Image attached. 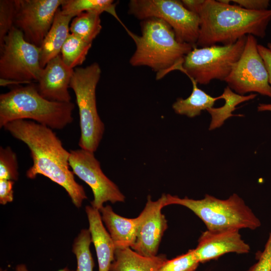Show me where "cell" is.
Masks as SVG:
<instances>
[{"label": "cell", "instance_id": "23", "mask_svg": "<svg viewBox=\"0 0 271 271\" xmlns=\"http://www.w3.org/2000/svg\"><path fill=\"white\" fill-rule=\"evenodd\" d=\"M100 15L98 13L91 11L78 14L73 18L70 23L71 34L92 43L102 29Z\"/></svg>", "mask_w": 271, "mask_h": 271}, {"label": "cell", "instance_id": "6", "mask_svg": "<svg viewBox=\"0 0 271 271\" xmlns=\"http://www.w3.org/2000/svg\"><path fill=\"white\" fill-rule=\"evenodd\" d=\"M101 72L96 62L85 67H76L69 85L76 96L79 111L81 135L78 145L80 149L93 153L98 148L104 131L96 101V88Z\"/></svg>", "mask_w": 271, "mask_h": 271}, {"label": "cell", "instance_id": "33", "mask_svg": "<svg viewBox=\"0 0 271 271\" xmlns=\"http://www.w3.org/2000/svg\"><path fill=\"white\" fill-rule=\"evenodd\" d=\"M205 0H182L183 6L189 11L198 15L201 6Z\"/></svg>", "mask_w": 271, "mask_h": 271}, {"label": "cell", "instance_id": "7", "mask_svg": "<svg viewBox=\"0 0 271 271\" xmlns=\"http://www.w3.org/2000/svg\"><path fill=\"white\" fill-rule=\"evenodd\" d=\"M246 37L232 44L194 47L184 57L181 72L200 84L216 79L224 81L239 58Z\"/></svg>", "mask_w": 271, "mask_h": 271}, {"label": "cell", "instance_id": "36", "mask_svg": "<svg viewBox=\"0 0 271 271\" xmlns=\"http://www.w3.org/2000/svg\"><path fill=\"white\" fill-rule=\"evenodd\" d=\"M15 271H29L27 268V266L24 264H20L17 265L16 267ZM59 271H71L69 270L67 267L64 268L63 269Z\"/></svg>", "mask_w": 271, "mask_h": 271}, {"label": "cell", "instance_id": "31", "mask_svg": "<svg viewBox=\"0 0 271 271\" xmlns=\"http://www.w3.org/2000/svg\"><path fill=\"white\" fill-rule=\"evenodd\" d=\"M15 182L12 180L0 179V203L5 205L13 200V186Z\"/></svg>", "mask_w": 271, "mask_h": 271}, {"label": "cell", "instance_id": "30", "mask_svg": "<svg viewBox=\"0 0 271 271\" xmlns=\"http://www.w3.org/2000/svg\"><path fill=\"white\" fill-rule=\"evenodd\" d=\"M231 2L241 8L250 11L267 10L270 3L268 0H232Z\"/></svg>", "mask_w": 271, "mask_h": 271}, {"label": "cell", "instance_id": "25", "mask_svg": "<svg viewBox=\"0 0 271 271\" xmlns=\"http://www.w3.org/2000/svg\"><path fill=\"white\" fill-rule=\"evenodd\" d=\"M91 242L89 229H82L75 239L72 251L76 255L77 268L74 271H93L94 263L90 250Z\"/></svg>", "mask_w": 271, "mask_h": 271}, {"label": "cell", "instance_id": "10", "mask_svg": "<svg viewBox=\"0 0 271 271\" xmlns=\"http://www.w3.org/2000/svg\"><path fill=\"white\" fill-rule=\"evenodd\" d=\"M257 46L255 37L247 35L243 50L224 81L240 95L255 92L271 97L268 72Z\"/></svg>", "mask_w": 271, "mask_h": 271}, {"label": "cell", "instance_id": "26", "mask_svg": "<svg viewBox=\"0 0 271 271\" xmlns=\"http://www.w3.org/2000/svg\"><path fill=\"white\" fill-rule=\"evenodd\" d=\"M18 162L16 153L11 147L0 148V179L17 181Z\"/></svg>", "mask_w": 271, "mask_h": 271}, {"label": "cell", "instance_id": "9", "mask_svg": "<svg viewBox=\"0 0 271 271\" xmlns=\"http://www.w3.org/2000/svg\"><path fill=\"white\" fill-rule=\"evenodd\" d=\"M0 78L26 82L37 81L42 70L40 50L27 41L13 27L0 45Z\"/></svg>", "mask_w": 271, "mask_h": 271}, {"label": "cell", "instance_id": "3", "mask_svg": "<svg viewBox=\"0 0 271 271\" xmlns=\"http://www.w3.org/2000/svg\"><path fill=\"white\" fill-rule=\"evenodd\" d=\"M141 25L140 36L125 30L136 46L129 63L151 68L157 73V79L172 71H181L184 57L196 46L179 42L172 28L161 19L149 18Z\"/></svg>", "mask_w": 271, "mask_h": 271}, {"label": "cell", "instance_id": "12", "mask_svg": "<svg viewBox=\"0 0 271 271\" xmlns=\"http://www.w3.org/2000/svg\"><path fill=\"white\" fill-rule=\"evenodd\" d=\"M65 0H15L14 27L28 42L40 47Z\"/></svg>", "mask_w": 271, "mask_h": 271}, {"label": "cell", "instance_id": "35", "mask_svg": "<svg viewBox=\"0 0 271 271\" xmlns=\"http://www.w3.org/2000/svg\"><path fill=\"white\" fill-rule=\"evenodd\" d=\"M257 110L258 111H269L271 112V103H259L257 107Z\"/></svg>", "mask_w": 271, "mask_h": 271}, {"label": "cell", "instance_id": "21", "mask_svg": "<svg viewBox=\"0 0 271 271\" xmlns=\"http://www.w3.org/2000/svg\"><path fill=\"white\" fill-rule=\"evenodd\" d=\"M220 99L224 100V104L219 107H211L206 111L211 116L209 130H212L221 127L229 117L233 116H241V114L232 113L236 109V106L244 102L253 99L256 94L240 95L233 91L229 86H226L223 93L219 95Z\"/></svg>", "mask_w": 271, "mask_h": 271}, {"label": "cell", "instance_id": "15", "mask_svg": "<svg viewBox=\"0 0 271 271\" xmlns=\"http://www.w3.org/2000/svg\"><path fill=\"white\" fill-rule=\"evenodd\" d=\"M73 71L64 63L61 55H58L42 69L37 81L39 93L51 101L71 102L68 88Z\"/></svg>", "mask_w": 271, "mask_h": 271}, {"label": "cell", "instance_id": "11", "mask_svg": "<svg viewBox=\"0 0 271 271\" xmlns=\"http://www.w3.org/2000/svg\"><path fill=\"white\" fill-rule=\"evenodd\" d=\"M69 163L74 174L91 188L94 196L91 202L93 207L100 210L105 202H124V196L103 173L93 152L82 149L71 150Z\"/></svg>", "mask_w": 271, "mask_h": 271}, {"label": "cell", "instance_id": "29", "mask_svg": "<svg viewBox=\"0 0 271 271\" xmlns=\"http://www.w3.org/2000/svg\"><path fill=\"white\" fill-rule=\"evenodd\" d=\"M258 261L247 271H271V231L262 251L256 253Z\"/></svg>", "mask_w": 271, "mask_h": 271}, {"label": "cell", "instance_id": "2", "mask_svg": "<svg viewBox=\"0 0 271 271\" xmlns=\"http://www.w3.org/2000/svg\"><path fill=\"white\" fill-rule=\"evenodd\" d=\"M200 19L196 46L228 45L251 35L263 38L271 21V9L250 11L236 5L205 0L198 13Z\"/></svg>", "mask_w": 271, "mask_h": 271}, {"label": "cell", "instance_id": "27", "mask_svg": "<svg viewBox=\"0 0 271 271\" xmlns=\"http://www.w3.org/2000/svg\"><path fill=\"white\" fill-rule=\"evenodd\" d=\"M200 262L197 260L194 249L170 260L167 259L158 271H194Z\"/></svg>", "mask_w": 271, "mask_h": 271}, {"label": "cell", "instance_id": "13", "mask_svg": "<svg viewBox=\"0 0 271 271\" xmlns=\"http://www.w3.org/2000/svg\"><path fill=\"white\" fill-rule=\"evenodd\" d=\"M166 195L154 201L148 197L146 205L139 215L137 236L132 249L146 257L156 256L165 231L168 227L167 221L161 212Z\"/></svg>", "mask_w": 271, "mask_h": 271}, {"label": "cell", "instance_id": "20", "mask_svg": "<svg viewBox=\"0 0 271 271\" xmlns=\"http://www.w3.org/2000/svg\"><path fill=\"white\" fill-rule=\"evenodd\" d=\"M192 91L189 97L179 98L173 103L172 108L178 114L194 117L201 114L202 111L213 107L215 102L220 99V96L213 97L199 88L196 81L190 78Z\"/></svg>", "mask_w": 271, "mask_h": 271}, {"label": "cell", "instance_id": "5", "mask_svg": "<svg viewBox=\"0 0 271 271\" xmlns=\"http://www.w3.org/2000/svg\"><path fill=\"white\" fill-rule=\"evenodd\" d=\"M171 204L182 205L192 211L210 231L254 230L261 225L259 219L235 193L224 200L208 194L200 200L166 195L165 206Z\"/></svg>", "mask_w": 271, "mask_h": 271}, {"label": "cell", "instance_id": "4", "mask_svg": "<svg viewBox=\"0 0 271 271\" xmlns=\"http://www.w3.org/2000/svg\"><path fill=\"white\" fill-rule=\"evenodd\" d=\"M75 104L48 100L37 85L16 86L0 95V127L17 120H34L52 129H62L72 122Z\"/></svg>", "mask_w": 271, "mask_h": 271}, {"label": "cell", "instance_id": "28", "mask_svg": "<svg viewBox=\"0 0 271 271\" xmlns=\"http://www.w3.org/2000/svg\"><path fill=\"white\" fill-rule=\"evenodd\" d=\"M16 12L15 0L0 1V45L14 27Z\"/></svg>", "mask_w": 271, "mask_h": 271}, {"label": "cell", "instance_id": "34", "mask_svg": "<svg viewBox=\"0 0 271 271\" xmlns=\"http://www.w3.org/2000/svg\"><path fill=\"white\" fill-rule=\"evenodd\" d=\"M22 84H26V82L12 80V79H7L4 78H0V85L1 86L4 87L8 85H19Z\"/></svg>", "mask_w": 271, "mask_h": 271}, {"label": "cell", "instance_id": "17", "mask_svg": "<svg viewBox=\"0 0 271 271\" xmlns=\"http://www.w3.org/2000/svg\"><path fill=\"white\" fill-rule=\"evenodd\" d=\"M99 211L116 248H131L137 236L138 218H127L116 214L111 206H103Z\"/></svg>", "mask_w": 271, "mask_h": 271}, {"label": "cell", "instance_id": "22", "mask_svg": "<svg viewBox=\"0 0 271 271\" xmlns=\"http://www.w3.org/2000/svg\"><path fill=\"white\" fill-rule=\"evenodd\" d=\"M116 3L112 0H65L61 6L62 12L73 18L87 11L101 14L107 12L112 15L126 30L127 29L116 12Z\"/></svg>", "mask_w": 271, "mask_h": 271}, {"label": "cell", "instance_id": "37", "mask_svg": "<svg viewBox=\"0 0 271 271\" xmlns=\"http://www.w3.org/2000/svg\"><path fill=\"white\" fill-rule=\"evenodd\" d=\"M267 48L271 50V43H268L267 44Z\"/></svg>", "mask_w": 271, "mask_h": 271}, {"label": "cell", "instance_id": "1", "mask_svg": "<svg viewBox=\"0 0 271 271\" xmlns=\"http://www.w3.org/2000/svg\"><path fill=\"white\" fill-rule=\"evenodd\" d=\"M4 128L30 150L33 165L27 171L26 176L35 179L38 175H42L49 178L64 188L74 205L79 208L87 196L69 169L70 152L52 129L24 119L9 122Z\"/></svg>", "mask_w": 271, "mask_h": 271}, {"label": "cell", "instance_id": "16", "mask_svg": "<svg viewBox=\"0 0 271 271\" xmlns=\"http://www.w3.org/2000/svg\"><path fill=\"white\" fill-rule=\"evenodd\" d=\"M85 211L92 242L96 250L98 271H110L111 264L114 259V243L103 225L99 210L92 206H87Z\"/></svg>", "mask_w": 271, "mask_h": 271}, {"label": "cell", "instance_id": "19", "mask_svg": "<svg viewBox=\"0 0 271 271\" xmlns=\"http://www.w3.org/2000/svg\"><path fill=\"white\" fill-rule=\"evenodd\" d=\"M167 259L163 254L146 257L130 247L116 248L110 271H158Z\"/></svg>", "mask_w": 271, "mask_h": 271}, {"label": "cell", "instance_id": "32", "mask_svg": "<svg viewBox=\"0 0 271 271\" xmlns=\"http://www.w3.org/2000/svg\"><path fill=\"white\" fill-rule=\"evenodd\" d=\"M257 48L267 69L269 83L271 87V50L259 44H258Z\"/></svg>", "mask_w": 271, "mask_h": 271}, {"label": "cell", "instance_id": "18", "mask_svg": "<svg viewBox=\"0 0 271 271\" xmlns=\"http://www.w3.org/2000/svg\"><path fill=\"white\" fill-rule=\"evenodd\" d=\"M73 18L57 11L52 26L45 37L40 50V65L43 68L52 59L60 55L62 47L69 35L70 22Z\"/></svg>", "mask_w": 271, "mask_h": 271}, {"label": "cell", "instance_id": "8", "mask_svg": "<svg viewBox=\"0 0 271 271\" xmlns=\"http://www.w3.org/2000/svg\"><path fill=\"white\" fill-rule=\"evenodd\" d=\"M128 13L142 21L156 18L167 23L181 43L196 46L200 31L199 16L177 0H131Z\"/></svg>", "mask_w": 271, "mask_h": 271}, {"label": "cell", "instance_id": "24", "mask_svg": "<svg viewBox=\"0 0 271 271\" xmlns=\"http://www.w3.org/2000/svg\"><path fill=\"white\" fill-rule=\"evenodd\" d=\"M91 45L92 43L70 33L61 49L60 55L63 61L68 67L74 69L85 60Z\"/></svg>", "mask_w": 271, "mask_h": 271}, {"label": "cell", "instance_id": "14", "mask_svg": "<svg viewBox=\"0 0 271 271\" xmlns=\"http://www.w3.org/2000/svg\"><path fill=\"white\" fill-rule=\"evenodd\" d=\"M250 249L249 245L242 239L238 230H207L202 233L194 252L197 260L204 262L227 253H247Z\"/></svg>", "mask_w": 271, "mask_h": 271}]
</instances>
